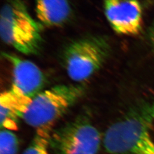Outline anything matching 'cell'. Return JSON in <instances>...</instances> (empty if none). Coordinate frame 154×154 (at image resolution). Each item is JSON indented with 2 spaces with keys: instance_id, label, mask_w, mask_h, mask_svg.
<instances>
[{
  "instance_id": "obj_1",
  "label": "cell",
  "mask_w": 154,
  "mask_h": 154,
  "mask_svg": "<svg viewBox=\"0 0 154 154\" xmlns=\"http://www.w3.org/2000/svg\"><path fill=\"white\" fill-rule=\"evenodd\" d=\"M102 142L110 154H154V102H142L111 125Z\"/></svg>"
},
{
  "instance_id": "obj_2",
  "label": "cell",
  "mask_w": 154,
  "mask_h": 154,
  "mask_svg": "<svg viewBox=\"0 0 154 154\" xmlns=\"http://www.w3.org/2000/svg\"><path fill=\"white\" fill-rule=\"evenodd\" d=\"M42 27L22 0H6L0 14V35L5 44L26 55L38 54L43 44Z\"/></svg>"
},
{
  "instance_id": "obj_3",
  "label": "cell",
  "mask_w": 154,
  "mask_h": 154,
  "mask_svg": "<svg viewBox=\"0 0 154 154\" xmlns=\"http://www.w3.org/2000/svg\"><path fill=\"white\" fill-rule=\"evenodd\" d=\"M109 42L102 36L77 39L63 50L62 61L68 76L75 82H83L103 66L110 53Z\"/></svg>"
},
{
  "instance_id": "obj_4",
  "label": "cell",
  "mask_w": 154,
  "mask_h": 154,
  "mask_svg": "<svg viewBox=\"0 0 154 154\" xmlns=\"http://www.w3.org/2000/svg\"><path fill=\"white\" fill-rule=\"evenodd\" d=\"M83 94L82 86L78 85H60L42 90L32 98L22 119L36 130H51Z\"/></svg>"
},
{
  "instance_id": "obj_5",
  "label": "cell",
  "mask_w": 154,
  "mask_h": 154,
  "mask_svg": "<svg viewBox=\"0 0 154 154\" xmlns=\"http://www.w3.org/2000/svg\"><path fill=\"white\" fill-rule=\"evenodd\" d=\"M102 138L87 120L79 119L51 134L50 147L54 154H98Z\"/></svg>"
},
{
  "instance_id": "obj_6",
  "label": "cell",
  "mask_w": 154,
  "mask_h": 154,
  "mask_svg": "<svg viewBox=\"0 0 154 154\" xmlns=\"http://www.w3.org/2000/svg\"><path fill=\"white\" fill-rule=\"evenodd\" d=\"M105 16L119 34L135 35L142 29L143 11L139 0H103Z\"/></svg>"
},
{
  "instance_id": "obj_7",
  "label": "cell",
  "mask_w": 154,
  "mask_h": 154,
  "mask_svg": "<svg viewBox=\"0 0 154 154\" xmlns=\"http://www.w3.org/2000/svg\"><path fill=\"white\" fill-rule=\"evenodd\" d=\"M2 56L12 67L11 88L32 99L42 91L45 77L35 63L12 53H2Z\"/></svg>"
},
{
  "instance_id": "obj_8",
  "label": "cell",
  "mask_w": 154,
  "mask_h": 154,
  "mask_svg": "<svg viewBox=\"0 0 154 154\" xmlns=\"http://www.w3.org/2000/svg\"><path fill=\"white\" fill-rule=\"evenodd\" d=\"M32 98L11 88L0 95V125L1 129L15 131L18 122L28 110Z\"/></svg>"
},
{
  "instance_id": "obj_9",
  "label": "cell",
  "mask_w": 154,
  "mask_h": 154,
  "mask_svg": "<svg viewBox=\"0 0 154 154\" xmlns=\"http://www.w3.org/2000/svg\"><path fill=\"white\" fill-rule=\"evenodd\" d=\"M34 2L38 21L42 26H61L72 17V6L69 0H34Z\"/></svg>"
},
{
  "instance_id": "obj_10",
  "label": "cell",
  "mask_w": 154,
  "mask_h": 154,
  "mask_svg": "<svg viewBox=\"0 0 154 154\" xmlns=\"http://www.w3.org/2000/svg\"><path fill=\"white\" fill-rule=\"evenodd\" d=\"M50 129H37L32 142L23 154H49Z\"/></svg>"
},
{
  "instance_id": "obj_11",
  "label": "cell",
  "mask_w": 154,
  "mask_h": 154,
  "mask_svg": "<svg viewBox=\"0 0 154 154\" xmlns=\"http://www.w3.org/2000/svg\"><path fill=\"white\" fill-rule=\"evenodd\" d=\"M19 141L11 130L1 129L0 132V154H17Z\"/></svg>"
},
{
  "instance_id": "obj_12",
  "label": "cell",
  "mask_w": 154,
  "mask_h": 154,
  "mask_svg": "<svg viewBox=\"0 0 154 154\" xmlns=\"http://www.w3.org/2000/svg\"><path fill=\"white\" fill-rule=\"evenodd\" d=\"M148 39L152 49L154 50V21L149 28Z\"/></svg>"
}]
</instances>
